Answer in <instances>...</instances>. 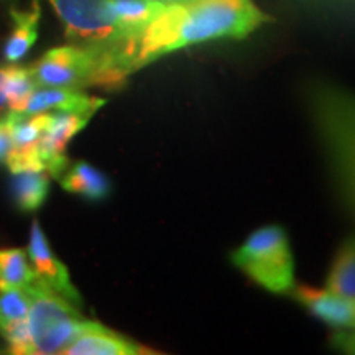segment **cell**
<instances>
[{
	"label": "cell",
	"instance_id": "6da1fadb",
	"mask_svg": "<svg viewBox=\"0 0 355 355\" xmlns=\"http://www.w3.org/2000/svg\"><path fill=\"white\" fill-rule=\"evenodd\" d=\"M268 20L254 0H166L141 35L135 68L196 44L247 38Z\"/></svg>",
	"mask_w": 355,
	"mask_h": 355
},
{
	"label": "cell",
	"instance_id": "7a4b0ae2",
	"mask_svg": "<svg viewBox=\"0 0 355 355\" xmlns=\"http://www.w3.org/2000/svg\"><path fill=\"white\" fill-rule=\"evenodd\" d=\"M308 107L336 183L355 214V92L321 83L311 87Z\"/></svg>",
	"mask_w": 355,
	"mask_h": 355
},
{
	"label": "cell",
	"instance_id": "3957f363",
	"mask_svg": "<svg viewBox=\"0 0 355 355\" xmlns=\"http://www.w3.org/2000/svg\"><path fill=\"white\" fill-rule=\"evenodd\" d=\"M30 73L38 87L78 91L91 86L119 87L130 76L121 58L112 51L81 44L53 48L30 66Z\"/></svg>",
	"mask_w": 355,
	"mask_h": 355
},
{
	"label": "cell",
	"instance_id": "277c9868",
	"mask_svg": "<svg viewBox=\"0 0 355 355\" xmlns=\"http://www.w3.org/2000/svg\"><path fill=\"white\" fill-rule=\"evenodd\" d=\"M55 8L64 33L73 44L112 51L137 73L139 42L127 32L115 15L112 0H48Z\"/></svg>",
	"mask_w": 355,
	"mask_h": 355
},
{
	"label": "cell",
	"instance_id": "5b68a950",
	"mask_svg": "<svg viewBox=\"0 0 355 355\" xmlns=\"http://www.w3.org/2000/svg\"><path fill=\"white\" fill-rule=\"evenodd\" d=\"M230 260L265 291L291 295L295 288V259L285 229L279 225L254 230L232 252Z\"/></svg>",
	"mask_w": 355,
	"mask_h": 355
},
{
	"label": "cell",
	"instance_id": "8992f818",
	"mask_svg": "<svg viewBox=\"0 0 355 355\" xmlns=\"http://www.w3.org/2000/svg\"><path fill=\"white\" fill-rule=\"evenodd\" d=\"M26 291L30 295L28 329L33 354H63L89 319L79 313L76 304L50 290L40 279Z\"/></svg>",
	"mask_w": 355,
	"mask_h": 355
},
{
	"label": "cell",
	"instance_id": "52a82bcc",
	"mask_svg": "<svg viewBox=\"0 0 355 355\" xmlns=\"http://www.w3.org/2000/svg\"><path fill=\"white\" fill-rule=\"evenodd\" d=\"M28 259L35 273H37L38 279L43 285H46L50 290L61 295L73 304H76L78 308H81V295H79V291L74 288L73 282H71L66 265L51 252L38 220H33L32 224V235H30L28 243Z\"/></svg>",
	"mask_w": 355,
	"mask_h": 355
},
{
	"label": "cell",
	"instance_id": "ba28073f",
	"mask_svg": "<svg viewBox=\"0 0 355 355\" xmlns=\"http://www.w3.org/2000/svg\"><path fill=\"white\" fill-rule=\"evenodd\" d=\"M291 296L314 318L334 329L355 327V300L352 298H345L327 288L322 290L308 285H295Z\"/></svg>",
	"mask_w": 355,
	"mask_h": 355
},
{
	"label": "cell",
	"instance_id": "9c48e42d",
	"mask_svg": "<svg viewBox=\"0 0 355 355\" xmlns=\"http://www.w3.org/2000/svg\"><path fill=\"white\" fill-rule=\"evenodd\" d=\"M64 355H141L157 354L128 337L107 329L99 322L87 321L76 339L64 349Z\"/></svg>",
	"mask_w": 355,
	"mask_h": 355
},
{
	"label": "cell",
	"instance_id": "30bf717a",
	"mask_svg": "<svg viewBox=\"0 0 355 355\" xmlns=\"http://www.w3.org/2000/svg\"><path fill=\"white\" fill-rule=\"evenodd\" d=\"M104 104V99L87 96L78 89L37 87L33 94L30 96L25 115L42 112H73L92 117Z\"/></svg>",
	"mask_w": 355,
	"mask_h": 355
},
{
	"label": "cell",
	"instance_id": "8fae6325",
	"mask_svg": "<svg viewBox=\"0 0 355 355\" xmlns=\"http://www.w3.org/2000/svg\"><path fill=\"white\" fill-rule=\"evenodd\" d=\"M58 180L68 193L78 194V196L94 202L104 201L112 189L109 178L86 162H76L73 165H68Z\"/></svg>",
	"mask_w": 355,
	"mask_h": 355
},
{
	"label": "cell",
	"instance_id": "7c38bea8",
	"mask_svg": "<svg viewBox=\"0 0 355 355\" xmlns=\"http://www.w3.org/2000/svg\"><path fill=\"white\" fill-rule=\"evenodd\" d=\"M13 28L10 37L7 38L3 56L8 63H19L24 60L26 53L32 50L38 38V24H40V6L37 0H33V6L30 10H10Z\"/></svg>",
	"mask_w": 355,
	"mask_h": 355
},
{
	"label": "cell",
	"instance_id": "4fadbf2b",
	"mask_svg": "<svg viewBox=\"0 0 355 355\" xmlns=\"http://www.w3.org/2000/svg\"><path fill=\"white\" fill-rule=\"evenodd\" d=\"M112 7L119 21L140 42L148 25L166 8V0H112Z\"/></svg>",
	"mask_w": 355,
	"mask_h": 355
},
{
	"label": "cell",
	"instance_id": "5bb4252c",
	"mask_svg": "<svg viewBox=\"0 0 355 355\" xmlns=\"http://www.w3.org/2000/svg\"><path fill=\"white\" fill-rule=\"evenodd\" d=\"M326 288L355 300V234L349 235L336 252L326 278Z\"/></svg>",
	"mask_w": 355,
	"mask_h": 355
},
{
	"label": "cell",
	"instance_id": "9a60e30c",
	"mask_svg": "<svg viewBox=\"0 0 355 355\" xmlns=\"http://www.w3.org/2000/svg\"><path fill=\"white\" fill-rule=\"evenodd\" d=\"M50 193V175L46 171H25L13 178V198L25 212H33Z\"/></svg>",
	"mask_w": 355,
	"mask_h": 355
},
{
	"label": "cell",
	"instance_id": "2e32d148",
	"mask_svg": "<svg viewBox=\"0 0 355 355\" xmlns=\"http://www.w3.org/2000/svg\"><path fill=\"white\" fill-rule=\"evenodd\" d=\"M0 76H2V91L6 94L8 109L12 112L25 114L30 96L38 87L30 68H17V66L2 68Z\"/></svg>",
	"mask_w": 355,
	"mask_h": 355
},
{
	"label": "cell",
	"instance_id": "e0dca14e",
	"mask_svg": "<svg viewBox=\"0 0 355 355\" xmlns=\"http://www.w3.org/2000/svg\"><path fill=\"white\" fill-rule=\"evenodd\" d=\"M38 277L24 248H0V283L26 290Z\"/></svg>",
	"mask_w": 355,
	"mask_h": 355
},
{
	"label": "cell",
	"instance_id": "ac0fdd59",
	"mask_svg": "<svg viewBox=\"0 0 355 355\" xmlns=\"http://www.w3.org/2000/svg\"><path fill=\"white\" fill-rule=\"evenodd\" d=\"M30 295L24 288L0 283V329L15 321L28 319Z\"/></svg>",
	"mask_w": 355,
	"mask_h": 355
},
{
	"label": "cell",
	"instance_id": "d6986e66",
	"mask_svg": "<svg viewBox=\"0 0 355 355\" xmlns=\"http://www.w3.org/2000/svg\"><path fill=\"white\" fill-rule=\"evenodd\" d=\"M0 332H2L3 339L7 340L8 349H10L12 354H17V355L33 354L32 337H30V329H28V319L8 324V326L2 327Z\"/></svg>",
	"mask_w": 355,
	"mask_h": 355
},
{
	"label": "cell",
	"instance_id": "ffe728a7",
	"mask_svg": "<svg viewBox=\"0 0 355 355\" xmlns=\"http://www.w3.org/2000/svg\"><path fill=\"white\" fill-rule=\"evenodd\" d=\"M332 345L345 354H355V329H337L332 336Z\"/></svg>",
	"mask_w": 355,
	"mask_h": 355
},
{
	"label": "cell",
	"instance_id": "44dd1931",
	"mask_svg": "<svg viewBox=\"0 0 355 355\" xmlns=\"http://www.w3.org/2000/svg\"><path fill=\"white\" fill-rule=\"evenodd\" d=\"M12 146V135H10V112L0 119V162L6 159Z\"/></svg>",
	"mask_w": 355,
	"mask_h": 355
},
{
	"label": "cell",
	"instance_id": "7402d4cb",
	"mask_svg": "<svg viewBox=\"0 0 355 355\" xmlns=\"http://www.w3.org/2000/svg\"><path fill=\"white\" fill-rule=\"evenodd\" d=\"M7 107L8 105H7L6 94H3V91H2V76H0V112H2V110H6Z\"/></svg>",
	"mask_w": 355,
	"mask_h": 355
},
{
	"label": "cell",
	"instance_id": "603a6c76",
	"mask_svg": "<svg viewBox=\"0 0 355 355\" xmlns=\"http://www.w3.org/2000/svg\"><path fill=\"white\" fill-rule=\"evenodd\" d=\"M354 329H355V327H354Z\"/></svg>",
	"mask_w": 355,
	"mask_h": 355
}]
</instances>
